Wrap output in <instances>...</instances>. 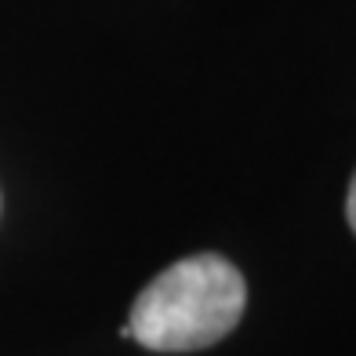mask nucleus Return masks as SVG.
<instances>
[{
  "label": "nucleus",
  "mask_w": 356,
  "mask_h": 356,
  "mask_svg": "<svg viewBox=\"0 0 356 356\" xmlns=\"http://www.w3.org/2000/svg\"><path fill=\"white\" fill-rule=\"evenodd\" d=\"M248 284L222 254H189L168 266L131 305L127 334L156 353H193L225 338L244 313Z\"/></svg>",
  "instance_id": "obj_1"
},
{
  "label": "nucleus",
  "mask_w": 356,
  "mask_h": 356,
  "mask_svg": "<svg viewBox=\"0 0 356 356\" xmlns=\"http://www.w3.org/2000/svg\"><path fill=\"white\" fill-rule=\"evenodd\" d=\"M346 218H349V229L356 233V175L349 182V197H346Z\"/></svg>",
  "instance_id": "obj_2"
}]
</instances>
